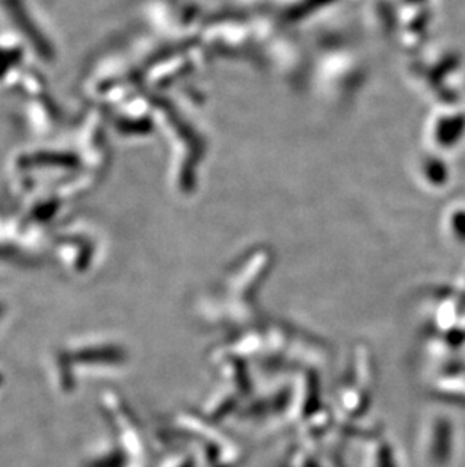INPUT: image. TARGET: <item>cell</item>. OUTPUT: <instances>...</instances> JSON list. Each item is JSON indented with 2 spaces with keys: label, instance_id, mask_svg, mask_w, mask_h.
I'll list each match as a JSON object with an SVG mask.
<instances>
[{
  "label": "cell",
  "instance_id": "obj_1",
  "mask_svg": "<svg viewBox=\"0 0 465 467\" xmlns=\"http://www.w3.org/2000/svg\"><path fill=\"white\" fill-rule=\"evenodd\" d=\"M6 315H8V313H6L5 306L0 305V326H2V324L5 322V319H6Z\"/></svg>",
  "mask_w": 465,
  "mask_h": 467
},
{
  "label": "cell",
  "instance_id": "obj_2",
  "mask_svg": "<svg viewBox=\"0 0 465 467\" xmlns=\"http://www.w3.org/2000/svg\"><path fill=\"white\" fill-rule=\"evenodd\" d=\"M4 384H5V374H4V370L0 369V390H2V389H4Z\"/></svg>",
  "mask_w": 465,
  "mask_h": 467
}]
</instances>
